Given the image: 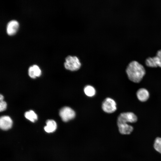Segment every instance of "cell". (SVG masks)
<instances>
[{
	"label": "cell",
	"mask_w": 161,
	"mask_h": 161,
	"mask_svg": "<svg viewBox=\"0 0 161 161\" xmlns=\"http://www.w3.org/2000/svg\"><path fill=\"white\" fill-rule=\"evenodd\" d=\"M126 72L129 80L135 83L140 82L145 74L144 67L136 61H132L129 63Z\"/></svg>",
	"instance_id": "6da1fadb"
},
{
	"label": "cell",
	"mask_w": 161,
	"mask_h": 161,
	"mask_svg": "<svg viewBox=\"0 0 161 161\" xmlns=\"http://www.w3.org/2000/svg\"><path fill=\"white\" fill-rule=\"evenodd\" d=\"M64 66L67 70L71 71H76L80 68L81 63L77 56L69 55L65 59Z\"/></svg>",
	"instance_id": "7a4b0ae2"
},
{
	"label": "cell",
	"mask_w": 161,
	"mask_h": 161,
	"mask_svg": "<svg viewBox=\"0 0 161 161\" xmlns=\"http://www.w3.org/2000/svg\"><path fill=\"white\" fill-rule=\"evenodd\" d=\"M137 120L136 115L132 112H126L120 113L118 117L117 123H127L136 122Z\"/></svg>",
	"instance_id": "3957f363"
},
{
	"label": "cell",
	"mask_w": 161,
	"mask_h": 161,
	"mask_svg": "<svg viewBox=\"0 0 161 161\" xmlns=\"http://www.w3.org/2000/svg\"><path fill=\"white\" fill-rule=\"evenodd\" d=\"M145 64L147 66L149 67H161V49L157 51L155 56L146 58Z\"/></svg>",
	"instance_id": "277c9868"
},
{
	"label": "cell",
	"mask_w": 161,
	"mask_h": 161,
	"mask_svg": "<svg viewBox=\"0 0 161 161\" xmlns=\"http://www.w3.org/2000/svg\"><path fill=\"white\" fill-rule=\"evenodd\" d=\"M59 114L63 121L67 122L75 117V113L70 107L64 106L60 110Z\"/></svg>",
	"instance_id": "5b68a950"
},
{
	"label": "cell",
	"mask_w": 161,
	"mask_h": 161,
	"mask_svg": "<svg viewBox=\"0 0 161 161\" xmlns=\"http://www.w3.org/2000/svg\"><path fill=\"white\" fill-rule=\"evenodd\" d=\"M102 108L103 110L107 113H113L117 109L116 103L112 98L107 97L103 102Z\"/></svg>",
	"instance_id": "8992f818"
},
{
	"label": "cell",
	"mask_w": 161,
	"mask_h": 161,
	"mask_svg": "<svg viewBox=\"0 0 161 161\" xmlns=\"http://www.w3.org/2000/svg\"><path fill=\"white\" fill-rule=\"evenodd\" d=\"M13 122L10 117L8 116H1L0 118V128L4 130L10 129L12 125Z\"/></svg>",
	"instance_id": "52a82bcc"
},
{
	"label": "cell",
	"mask_w": 161,
	"mask_h": 161,
	"mask_svg": "<svg viewBox=\"0 0 161 161\" xmlns=\"http://www.w3.org/2000/svg\"><path fill=\"white\" fill-rule=\"evenodd\" d=\"M19 27L18 22L16 20H11L8 22L6 26V32L9 35H12L16 32Z\"/></svg>",
	"instance_id": "ba28073f"
},
{
	"label": "cell",
	"mask_w": 161,
	"mask_h": 161,
	"mask_svg": "<svg viewBox=\"0 0 161 161\" xmlns=\"http://www.w3.org/2000/svg\"><path fill=\"white\" fill-rule=\"evenodd\" d=\"M120 132L123 134H130L133 131V127L128 123H117Z\"/></svg>",
	"instance_id": "9c48e42d"
},
{
	"label": "cell",
	"mask_w": 161,
	"mask_h": 161,
	"mask_svg": "<svg viewBox=\"0 0 161 161\" xmlns=\"http://www.w3.org/2000/svg\"><path fill=\"white\" fill-rule=\"evenodd\" d=\"M136 95L138 99L142 102L147 101L148 99L149 96V94L148 91L144 88H141L139 89L136 92Z\"/></svg>",
	"instance_id": "30bf717a"
},
{
	"label": "cell",
	"mask_w": 161,
	"mask_h": 161,
	"mask_svg": "<svg viewBox=\"0 0 161 161\" xmlns=\"http://www.w3.org/2000/svg\"><path fill=\"white\" fill-rule=\"evenodd\" d=\"M28 74L31 78H35L41 75V71L37 65H33L29 67L28 69Z\"/></svg>",
	"instance_id": "8fae6325"
},
{
	"label": "cell",
	"mask_w": 161,
	"mask_h": 161,
	"mask_svg": "<svg viewBox=\"0 0 161 161\" xmlns=\"http://www.w3.org/2000/svg\"><path fill=\"white\" fill-rule=\"evenodd\" d=\"M56 122L52 120H48L46 121V126L44 127V130L47 133H52L57 129Z\"/></svg>",
	"instance_id": "7c38bea8"
},
{
	"label": "cell",
	"mask_w": 161,
	"mask_h": 161,
	"mask_svg": "<svg viewBox=\"0 0 161 161\" xmlns=\"http://www.w3.org/2000/svg\"><path fill=\"white\" fill-rule=\"evenodd\" d=\"M24 116L27 119L33 122H35L38 119L36 114L32 110L26 112L24 114Z\"/></svg>",
	"instance_id": "4fadbf2b"
},
{
	"label": "cell",
	"mask_w": 161,
	"mask_h": 161,
	"mask_svg": "<svg viewBox=\"0 0 161 161\" xmlns=\"http://www.w3.org/2000/svg\"><path fill=\"white\" fill-rule=\"evenodd\" d=\"M84 92L86 95L89 97H93L95 95L96 93L95 88L93 86L89 85L85 87Z\"/></svg>",
	"instance_id": "5bb4252c"
},
{
	"label": "cell",
	"mask_w": 161,
	"mask_h": 161,
	"mask_svg": "<svg viewBox=\"0 0 161 161\" xmlns=\"http://www.w3.org/2000/svg\"><path fill=\"white\" fill-rule=\"evenodd\" d=\"M154 147L156 151L161 153V138L157 137L156 138Z\"/></svg>",
	"instance_id": "9a60e30c"
},
{
	"label": "cell",
	"mask_w": 161,
	"mask_h": 161,
	"mask_svg": "<svg viewBox=\"0 0 161 161\" xmlns=\"http://www.w3.org/2000/svg\"><path fill=\"white\" fill-rule=\"evenodd\" d=\"M7 107V104L6 102L4 100L0 101V111L1 112L5 110Z\"/></svg>",
	"instance_id": "2e32d148"
},
{
	"label": "cell",
	"mask_w": 161,
	"mask_h": 161,
	"mask_svg": "<svg viewBox=\"0 0 161 161\" xmlns=\"http://www.w3.org/2000/svg\"><path fill=\"white\" fill-rule=\"evenodd\" d=\"M4 99V97L3 96V95H1V94L0 95V101H2Z\"/></svg>",
	"instance_id": "e0dca14e"
}]
</instances>
